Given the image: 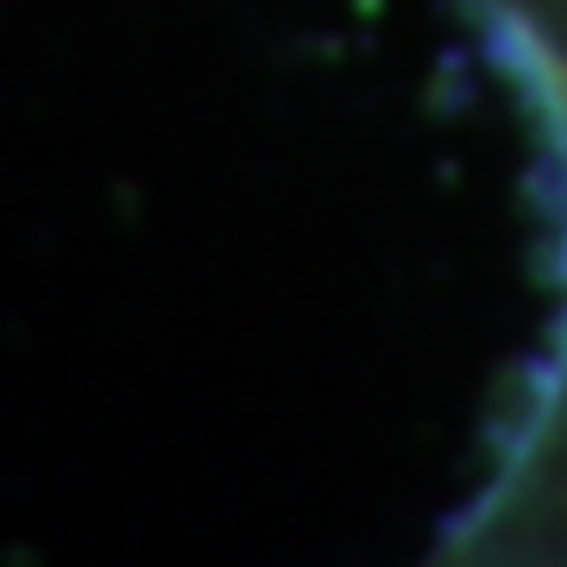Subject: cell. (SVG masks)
I'll list each match as a JSON object with an SVG mask.
<instances>
[{
  "label": "cell",
  "mask_w": 567,
  "mask_h": 567,
  "mask_svg": "<svg viewBox=\"0 0 567 567\" xmlns=\"http://www.w3.org/2000/svg\"><path fill=\"white\" fill-rule=\"evenodd\" d=\"M543 58H548V51H543ZM548 70H555V82H561V107H567V63L548 58ZM555 466H567V347H561V360H555V372H548V385H543V398H536V410H529V423H524V435H517V447H511V466L498 473V486H492L486 524L505 505H517V492H529L543 473H555Z\"/></svg>",
  "instance_id": "obj_1"
},
{
  "label": "cell",
  "mask_w": 567,
  "mask_h": 567,
  "mask_svg": "<svg viewBox=\"0 0 567 567\" xmlns=\"http://www.w3.org/2000/svg\"><path fill=\"white\" fill-rule=\"evenodd\" d=\"M492 32H524L529 44H543L548 58L567 63V0H480Z\"/></svg>",
  "instance_id": "obj_2"
}]
</instances>
